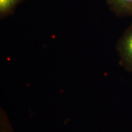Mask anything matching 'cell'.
<instances>
[{"label": "cell", "instance_id": "1", "mask_svg": "<svg viewBox=\"0 0 132 132\" xmlns=\"http://www.w3.org/2000/svg\"><path fill=\"white\" fill-rule=\"evenodd\" d=\"M117 50L121 64L127 70L132 71V24L119 40Z\"/></svg>", "mask_w": 132, "mask_h": 132}, {"label": "cell", "instance_id": "2", "mask_svg": "<svg viewBox=\"0 0 132 132\" xmlns=\"http://www.w3.org/2000/svg\"><path fill=\"white\" fill-rule=\"evenodd\" d=\"M110 10L119 16L132 15V0H106Z\"/></svg>", "mask_w": 132, "mask_h": 132}, {"label": "cell", "instance_id": "3", "mask_svg": "<svg viewBox=\"0 0 132 132\" xmlns=\"http://www.w3.org/2000/svg\"><path fill=\"white\" fill-rule=\"evenodd\" d=\"M23 0H0V16L4 18L12 14L16 6Z\"/></svg>", "mask_w": 132, "mask_h": 132}, {"label": "cell", "instance_id": "4", "mask_svg": "<svg viewBox=\"0 0 132 132\" xmlns=\"http://www.w3.org/2000/svg\"><path fill=\"white\" fill-rule=\"evenodd\" d=\"M1 132H13V131L9 124H4L3 123V124L1 125Z\"/></svg>", "mask_w": 132, "mask_h": 132}]
</instances>
